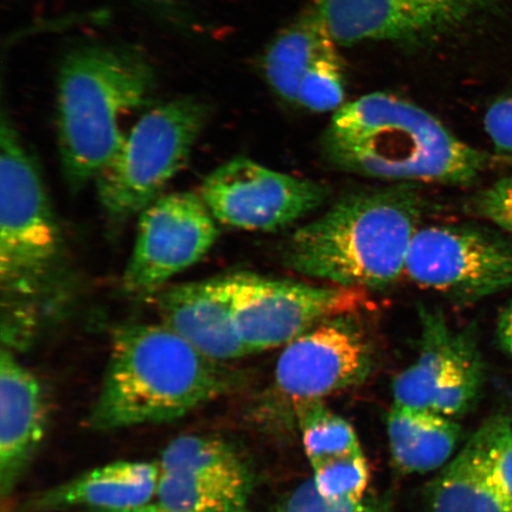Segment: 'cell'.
<instances>
[{
  "label": "cell",
  "mask_w": 512,
  "mask_h": 512,
  "mask_svg": "<svg viewBox=\"0 0 512 512\" xmlns=\"http://www.w3.org/2000/svg\"><path fill=\"white\" fill-rule=\"evenodd\" d=\"M249 480L202 478L160 473L157 503L174 512H243Z\"/></svg>",
  "instance_id": "44dd1931"
},
{
  "label": "cell",
  "mask_w": 512,
  "mask_h": 512,
  "mask_svg": "<svg viewBox=\"0 0 512 512\" xmlns=\"http://www.w3.org/2000/svg\"><path fill=\"white\" fill-rule=\"evenodd\" d=\"M336 41L315 10L285 29L268 47L262 69L268 85L287 102H296L306 74L337 54Z\"/></svg>",
  "instance_id": "d6986e66"
},
{
  "label": "cell",
  "mask_w": 512,
  "mask_h": 512,
  "mask_svg": "<svg viewBox=\"0 0 512 512\" xmlns=\"http://www.w3.org/2000/svg\"><path fill=\"white\" fill-rule=\"evenodd\" d=\"M280 512H373L362 501L328 499L319 494L313 480H306L287 497Z\"/></svg>",
  "instance_id": "484cf974"
},
{
  "label": "cell",
  "mask_w": 512,
  "mask_h": 512,
  "mask_svg": "<svg viewBox=\"0 0 512 512\" xmlns=\"http://www.w3.org/2000/svg\"><path fill=\"white\" fill-rule=\"evenodd\" d=\"M422 209L411 184L352 192L291 234L281 258L329 285L383 290L405 274Z\"/></svg>",
  "instance_id": "3957f363"
},
{
  "label": "cell",
  "mask_w": 512,
  "mask_h": 512,
  "mask_svg": "<svg viewBox=\"0 0 512 512\" xmlns=\"http://www.w3.org/2000/svg\"><path fill=\"white\" fill-rule=\"evenodd\" d=\"M312 470L313 483L323 497L362 501L370 478L369 464L364 453L332 460Z\"/></svg>",
  "instance_id": "603a6c76"
},
{
  "label": "cell",
  "mask_w": 512,
  "mask_h": 512,
  "mask_svg": "<svg viewBox=\"0 0 512 512\" xmlns=\"http://www.w3.org/2000/svg\"><path fill=\"white\" fill-rule=\"evenodd\" d=\"M64 245L42 172L4 111L0 126L2 342L27 348L43 310L61 298Z\"/></svg>",
  "instance_id": "6da1fadb"
},
{
  "label": "cell",
  "mask_w": 512,
  "mask_h": 512,
  "mask_svg": "<svg viewBox=\"0 0 512 512\" xmlns=\"http://www.w3.org/2000/svg\"><path fill=\"white\" fill-rule=\"evenodd\" d=\"M497 332L499 342L512 355V300L499 315Z\"/></svg>",
  "instance_id": "f1b7e54d"
},
{
  "label": "cell",
  "mask_w": 512,
  "mask_h": 512,
  "mask_svg": "<svg viewBox=\"0 0 512 512\" xmlns=\"http://www.w3.org/2000/svg\"><path fill=\"white\" fill-rule=\"evenodd\" d=\"M236 325L249 354L286 347L326 320L360 313L368 291L259 274H227Z\"/></svg>",
  "instance_id": "52a82bcc"
},
{
  "label": "cell",
  "mask_w": 512,
  "mask_h": 512,
  "mask_svg": "<svg viewBox=\"0 0 512 512\" xmlns=\"http://www.w3.org/2000/svg\"><path fill=\"white\" fill-rule=\"evenodd\" d=\"M512 0H317L318 14L341 46L419 41L446 34Z\"/></svg>",
  "instance_id": "4fadbf2b"
},
{
  "label": "cell",
  "mask_w": 512,
  "mask_h": 512,
  "mask_svg": "<svg viewBox=\"0 0 512 512\" xmlns=\"http://www.w3.org/2000/svg\"><path fill=\"white\" fill-rule=\"evenodd\" d=\"M387 427L394 462L407 473L443 469L453 459L460 440L454 419L419 409L394 405Z\"/></svg>",
  "instance_id": "ac0fdd59"
},
{
  "label": "cell",
  "mask_w": 512,
  "mask_h": 512,
  "mask_svg": "<svg viewBox=\"0 0 512 512\" xmlns=\"http://www.w3.org/2000/svg\"><path fill=\"white\" fill-rule=\"evenodd\" d=\"M198 192L221 226L264 233L292 226L329 195L320 183L242 156L211 171Z\"/></svg>",
  "instance_id": "30bf717a"
},
{
  "label": "cell",
  "mask_w": 512,
  "mask_h": 512,
  "mask_svg": "<svg viewBox=\"0 0 512 512\" xmlns=\"http://www.w3.org/2000/svg\"><path fill=\"white\" fill-rule=\"evenodd\" d=\"M492 472L505 502L512 511V422L495 419V434L492 441Z\"/></svg>",
  "instance_id": "4316f807"
},
{
  "label": "cell",
  "mask_w": 512,
  "mask_h": 512,
  "mask_svg": "<svg viewBox=\"0 0 512 512\" xmlns=\"http://www.w3.org/2000/svg\"><path fill=\"white\" fill-rule=\"evenodd\" d=\"M345 95L344 75L339 56L320 62L300 83L296 104L324 113L338 111Z\"/></svg>",
  "instance_id": "cb8c5ba5"
},
{
  "label": "cell",
  "mask_w": 512,
  "mask_h": 512,
  "mask_svg": "<svg viewBox=\"0 0 512 512\" xmlns=\"http://www.w3.org/2000/svg\"><path fill=\"white\" fill-rule=\"evenodd\" d=\"M494 434L492 420L440 470L428 494L430 512H512L492 472Z\"/></svg>",
  "instance_id": "e0dca14e"
},
{
  "label": "cell",
  "mask_w": 512,
  "mask_h": 512,
  "mask_svg": "<svg viewBox=\"0 0 512 512\" xmlns=\"http://www.w3.org/2000/svg\"><path fill=\"white\" fill-rule=\"evenodd\" d=\"M160 324L217 362L249 355L239 334L227 275L164 287L156 296Z\"/></svg>",
  "instance_id": "5bb4252c"
},
{
  "label": "cell",
  "mask_w": 512,
  "mask_h": 512,
  "mask_svg": "<svg viewBox=\"0 0 512 512\" xmlns=\"http://www.w3.org/2000/svg\"><path fill=\"white\" fill-rule=\"evenodd\" d=\"M136 243L123 287L133 298L151 297L177 274L200 262L219 238V222L200 192L157 198L138 215Z\"/></svg>",
  "instance_id": "9c48e42d"
},
{
  "label": "cell",
  "mask_w": 512,
  "mask_h": 512,
  "mask_svg": "<svg viewBox=\"0 0 512 512\" xmlns=\"http://www.w3.org/2000/svg\"><path fill=\"white\" fill-rule=\"evenodd\" d=\"M166 475L249 480L245 464L226 440L210 435H182L165 447L159 460Z\"/></svg>",
  "instance_id": "ffe728a7"
},
{
  "label": "cell",
  "mask_w": 512,
  "mask_h": 512,
  "mask_svg": "<svg viewBox=\"0 0 512 512\" xmlns=\"http://www.w3.org/2000/svg\"><path fill=\"white\" fill-rule=\"evenodd\" d=\"M48 406L40 381L17 360L0 352V494L8 497L46 438Z\"/></svg>",
  "instance_id": "9a60e30c"
},
{
  "label": "cell",
  "mask_w": 512,
  "mask_h": 512,
  "mask_svg": "<svg viewBox=\"0 0 512 512\" xmlns=\"http://www.w3.org/2000/svg\"><path fill=\"white\" fill-rule=\"evenodd\" d=\"M471 207L475 214L512 235V175L480 191Z\"/></svg>",
  "instance_id": "d4e9b609"
},
{
  "label": "cell",
  "mask_w": 512,
  "mask_h": 512,
  "mask_svg": "<svg viewBox=\"0 0 512 512\" xmlns=\"http://www.w3.org/2000/svg\"><path fill=\"white\" fill-rule=\"evenodd\" d=\"M73 512H174L160 505L159 503H147L138 505V507L121 508V509H100V510H80Z\"/></svg>",
  "instance_id": "f546056e"
},
{
  "label": "cell",
  "mask_w": 512,
  "mask_h": 512,
  "mask_svg": "<svg viewBox=\"0 0 512 512\" xmlns=\"http://www.w3.org/2000/svg\"><path fill=\"white\" fill-rule=\"evenodd\" d=\"M209 117L210 106L195 96L172 99L144 113L118 155L96 178L108 221L120 226L163 195L188 164Z\"/></svg>",
  "instance_id": "8992f818"
},
{
  "label": "cell",
  "mask_w": 512,
  "mask_h": 512,
  "mask_svg": "<svg viewBox=\"0 0 512 512\" xmlns=\"http://www.w3.org/2000/svg\"><path fill=\"white\" fill-rule=\"evenodd\" d=\"M158 463L114 462L24 499L22 512L121 509L151 503L157 496Z\"/></svg>",
  "instance_id": "2e32d148"
},
{
  "label": "cell",
  "mask_w": 512,
  "mask_h": 512,
  "mask_svg": "<svg viewBox=\"0 0 512 512\" xmlns=\"http://www.w3.org/2000/svg\"><path fill=\"white\" fill-rule=\"evenodd\" d=\"M405 274L454 302H475L512 288V241L469 224L420 227Z\"/></svg>",
  "instance_id": "ba28073f"
},
{
  "label": "cell",
  "mask_w": 512,
  "mask_h": 512,
  "mask_svg": "<svg viewBox=\"0 0 512 512\" xmlns=\"http://www.w3.org/2000/svg\"><path fill=\"white\" fill-rule=\"evenodd\" d=\"M484 126L496 150L512 155V93L497 99L488 108Z\"/></svg>",
  "instance_id": "83f0119b"
},
{
  "label": "cell",
  "mask_w": 512,
  "mask_h": 512,
  "mask_svg": "<svg viewBox=\"0 0 512 512\" xmlns=\"http://www.w3.org/2000/svg\"><path fill=\"white\" fill-rule=\"evenodd\" d=\"M144 2L171 16L177 15L181 11L179 0H144Z\"/></svg>",
  "instance_id": "4dcf8cb0"
},
{
  "label": "cell",
  "mask_w": 512,
  "mask_h": 512,
  "mask_svg": "<svg viewBox=\"0 0 512 512\" xmlns=\"http://www.w3.org/2000/svg\"><path fill=\"white\" fill-rule=\"evenodd\" d=\"M420 352L393 382L394 405L454 419L469 411L483 381L475 339L437 310L420 311Z\"/></svg>",
  "instance_id": "8fae6325"
},
{
  "label": "cell",
  "mask_w": 512,
  "mask_h": 512,
  "mask_svg": "<svg viewBox=\"0 0 512 512\" xmlns=\"http://www.w3.org/2000/svg\"><path fill=\"white\" fill-rule=\"evenodd\" d=\"M296 408L304 451L312 469L332 460L363 453L354 427L324 407L322 401Z\"/></svg>",
  "instance_id": "7402d4cb"
},
{
  "label": "cell",
  "mask_w": 512,
  "mask_h": 512,
  "mask_svg": "<svg viewBox=\"0 0 512 512\" xmlns=\"http://www.w3.org/2000/svg\"><path fill=\"white\" fill-rule=\"evenodd\" d=\"M234 382L223 363L163 324L120 325L87 426L107 432L181 419L227 394Z\"/></svg>",
  "instance_id": "277c9868"
},
{
  "label": "cell",
  "mask_w": 512,
  "mask_h": 512,
  "mask_svg": "<svg viewBox=\"0 0 512 512\" xmlns=\"http://www.w3.org/2000/svg\"><path fill=\"white\" fill-rule=\"evenodd\" d=\"M155 69L138 51L91 44L64 56L57 78V145L67 187L95 182L123 146L121 119L150 101Z\"/></svg>",
  "instance_id": "5b68a950"
},
{
  "label": "cell",
  "mask_w": 512,
  "mask_h": 512,
  "mask_svg": "<svg viewBox=\"0 0 512 512\" xmlns=\"http://www.w3.org/2000/svg\"><path fill=\"white\" fill-rule=\"evenodd\" d=\"M322 146L338 169L400 184L467 185L490 163L424 108L384 93L339 108Z\"/></svg>",
  "instance_id": "7a4b0ae2"
},
{
  "label": "cell",
  "mask_w": 512,
  "mask_h": 512,
  "mask_svg": "<svg viewBox=\"0 0 512 512\" xmlns=\"http://www.w3.org/2000/svg\"><path fill=\"white\" fill-rule=\"evenodd\" d=\"M360 313L326 320L281 352L275 390L294 408L322 401L366 379L375 347Z\"/></svg>",
  "instance_id": "7c38bea8"
}]
</instances>
